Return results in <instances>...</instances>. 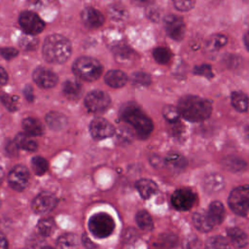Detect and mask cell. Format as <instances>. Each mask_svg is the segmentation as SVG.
<instances>
[{
  "label": "cell",
  "mask_w": 249,
  "mask_h": 249,
  "mask_svg": "<svg viewBox=\"0 0 249 249\" xmlns=\"http://www.w3.org/2000/svg\"><path fill=\"white\" fill-rule=\"evenodd\" d=\"M180 116L190 122H200L206 120L212 112L211 103L196 95H185L178 102Z\"/></svg>",
  "instance_id": "1"
},
{
  "label": "cell",
  "mask_w": 249,
  "mask_h": 249,
  "mask_svg": "<svg viewBox=\"0 0 249 249\" xmlns=\"http://www.w3.org/2000/svg\"><path fill=\"white\" fill-rule=\"evenodd\" d=\"M120 114L122 119L134 128L138 137L147 138L153 131L154 125L151 119L137 104L132 102L124 104L122 107Z\"/></svg>",
  "instance_id": "2"
},
{
  "label": "cell",
  "mask_w": 249,
  "mask_h": 249,
  "mask_svg": "<svg viewBox=\"0 0 249 249\" xmlns=\"http://www.w3.org/2000/svg\"><path fill=\"white\" fill-rule=\"evenodd\" d=\"M72 52L70 41L60 35L53 34L48 36L43 44V55L45 59L51 63L65 62Z\"/></svg>",
  "instance_id": "3"
},
{
  "label": "cell",
  "mask_w": 249,
  "mask_h": 249,
  "mask_svg": "<svg viewBox=\"0 0 249 249\" xmlns=\"http://www.w3.org/2000/svg\"><path fill=\"white\" fill-rule=\"evenodd\" d=\"M73 72L82 80L93 82L97 80L102 73L100 62L92 57L82 56L76 59L73 64Z\"/></svg>",
  "instance_id": "4"
},
{
  "label": "cell",
  "mask_w": 249,
  "mask_h": 249,
  "mask_svg": "<svg viewBox=\"0 0 249 249\" xmlns=\"http://www.w3.org/2000/svg\"><path fill=\"white\" fill-rule=\"evenodd\" d=\"M115 229L113 218L105 212L92 215L89 220V230L92 235L98 238H105L111 235Z\"/></svg>",
  "instance_id": "5"
},
{
  "label": "cell",
  "mask_w": 249,
  "mask_h": 249,
  "mask_svg": "<svg viewBox=\"0 0 249 249\" xmlns=\"http://www.w3.org/2000/svg\"><path fill=\"white\" fill-rule=\"evenodd\" d=\"M230 208L239 216L249 213V187L240 186L233 189L229 196Z\"/></svg>",
  "instance_id": "6"
},
{
  "label": "cell",
  "mask_w": 249,
  "mask_h": 249,
  "mask_svg": "<svg viewBox=\"0 0 249 249\" xmlns=\"http://www.w3.org/2000/svg\"><path fill=\"white\" fill-rule=\"evenodd\" d=\"M196 200V195L192 190L181 188L176 190L171 196L172 206L179 211L191 209Z\"/></svg>",
  "instance_id": "7"
},
{
  "label": "cell",
  "mask_w": 249,
  "mask_h": 249,
  "mask_svg": "<svg viewBox=\"0 0 249 249\" xmlns=\"http://www.w3.org/2000/svg\"><path fill=\"white\" fill-rule=\"evenodd\" d=\"M18 22L22 30L28 35H36L40 33L45 26L44 21L38 15L33 12H22L18 17Z\"/></svg>",
  "instance_id": "8"
},
{
  "label": "cell",
  "mask_w": 249,
  "mask_h": 249,
  "mask_svg": "<svg viewBox=\"0 0 249 249\" xmlns=\"http://www.w3.org/2000/svg\"><path fill=\"white\" fill-rule=\"evenodd\" d=\"M109 95L102 90H92L87 94L85 104L89 111L92 113H101L110 105Z\"/></svg>",
  "instance_id": "9"
},
{
  "label": "cell",
  "mask_w": 249,
  "mask_h": 249,
  "mask_svg": "<svg viewBox=\"0 0 249 249\" xmlns=\"http://www.w3.org/2000/svg\"><path fill=\"white\" fill-rule=\"evenodd\" d=\"M164 28L167 35L173 40L180 41L186 32V24L181 17L169 15L164 18Z\"/></svg>",
  "instance_id": "10"
},
{
  "label": "cell",
  "mask_w": 249,
  "mask_h": 249,
  "mask_svg": "<svg viewBox=\"0 0 249 249\" xmlns=\"http://www.w3.org/2000/svg\"><path fill=\"white\" fill-rule=\"evenodd\" d=\"M57 203L55 196L50 192L40 193L32 202V209L37 214H46L52 211Z\"/></svg>",
  "instance_id": "11"
},
{
  "label": "cell",
  "mask_w": 249,
  "mask_h": 249,
  "mask_svg": "<svg viewBox=\"0 0 249 249\" xmlns=\"http://www.w3.org/2000/svg\"><path fill=\"white\" fill-rule=\"evenodd\" d=\"M89 131L94 139L101 140L112 136L115 133V128L107 120L95 118L89 124Z\"/></svg>",
  "instance_id": "12"
},
{
  "label": "cell",
  "mask_w": 249,
  "mask_h": 249,
  "mask_svg": "<svg viewBox=\"0 0 249 249\" xmlns=\"http://www.w3.org/2000/svg\"><path fill=\"white\" fill-rule=\"evenodd\" d=\"M29 173L25 166L17 165L9 173L8 181L12 189L16 191H22L28 183Z\"/></svg>",
  "instance_id": "13"
},
{
  "label": "cell",
  "mask_w": 249,
  "mask_h": 249,
  "mask_svg": "<svg viewBox=\"0 0 249 249\" xmlns=\"http://www.w3.org/2000/svg\"><path fill=\"white\" fill-rule=\"evenodd\" d=\"M33 80L40 88L51 89L56 85L58 78L51 69L38 67L33 72Z\"/></svg>",
  "instance_id": "14"
},
{
  "label": "cell",
  "mask_w": 249,
  "mask_h": 249,
  "mask_svg": "<svg viewBox=\"0 0 249 249\" xmlns=\"http://www.w3.org/2000/svg\"><path fill=\"white\" fill-rule=\"evenodd\" d=\"M81 17L83 22L89 28H98L104 22V17L101 12L92 7H87L82 12Z\"/></svg>",
  "instance_id": "15"
},
{
  "label": "cell",
  "mask_w": 249,
  "mask_h": 249,
  "mask_svg": "<svg viewBox=\"0 0 249 249\" xmlns=\"http://www.w3.org/2000/svg\"><path fill=\"white\" fill-rule=\"evenodd\" d=\"M207 218L210 224L214 227L216 225H220L225 218V208L224 205L220 201H213L208 207L206 212Z\"/></svg>",
  "instance_id": "16"
},
{
  "label": "cell",
  "mask_w": 249,
  "mask_h": 249,
  "mask_svg": "<svg viewBox=\"0 0 249 249\" xmlns=\"http://www.w3.org/2000/svg\"><path fill=\"white\" fill-rule=\"evenodd\" d=\"M105 83L112 88H122L127 82V76L121 70H110L105 74Z\"/></svg>",
  "instance_id": "17"
},
{
  "label": "cell",
  "mask_w": 249,
  "mask_h": 249,
  "mask_svg": "<svg viewBox=\"0 0 249 249\" xmlns=\"http://www.w3.org/2000/svg\"><path fill=\"white\" fill-rule=\"evenodd\" d=\"M224 185L223 177L217 173L209 174L203 180V188L207 193H217L223 189Z\"/></svg>",
  "instance_id": "18"
},
{
  "label": "cell",
  "mask_w": 249,
  "mask_h": 249,
  "mask_svg": "<svg viewBox=\"0 0 249 249\" xmlns=\"http://www.w3.org/2000/svg\"><path fill=\"white\" fill-rule=\"evenodd\" d=\"M62 90H63L64 95L71 100L79 99L83 92L81 84L74 80L65 81L62 86Z\"/></svg>",
  "instance_id": "19"
},
{
  "label": "cell",
  "mask_w": 249,
  "mask_h": 249,
  "mask_svg": "<svg viewBox=\"0 0 249 249\" xmlns=\"http://www.w3.org/2000/svg\"><path fill=\"white\" fill-rule=\"evenodd\" d=\"M164 160L167 167L173 171H182L187 166V160L178 153L168 154Z\"/></svg>",
  "instance_id": "20"
},
{
  "label": "cell",
  "mask_w": 249,
  "mask_h": 249,
  "mask_svg": "<svg viewBox=\"0 0 249 249\" xmlns=\"http://www.w3.org/2000/svg\"><path fill=\"white\" fill-rule=\"evenodd\" d=\"M136 189L143 198H149L158 191V186L150 179H140L136 182Z\"/></svg>",
  "instance_id": "21"
},
{
  "label": "cell",
  "mask_w": 249,
  "mask_h": 249,
  "mask_svg": "<svg viewBox=\"0 0 249 249\" xmlns=\"http://www.w3.org/2000/svg\"><path fill=\"white\" fill-rule=\"evenodd\" d=\"M228 237H229L231 243L236 248L244 247L248 243V237H247L246 233L238 228L229 229L228 230Z\"/></svg>",
  "instance_id": "22"
},
{
  "label": "cell",
  "mask_w": 249,
  "mask_h": 249,
  "mask_svg": "<svg viewBox=\"0 0 249 249\" xmlns=\"http://www.w3.org/2000/svg\"><path fill=\"white\" fill-rule=\"evenodd\" d=\"M22 127L25 133L31 136H40L43 134L44 129L42 124L34 118H26L22 122Z\"/></svg>",
  "instance_id": "23"
},
{
  "label": "cell",
  "mask_w": 249,
  "mask_h": 249,
  "mask_svg": "<svg viewBox=\"0 0 249 249\" xmlns=\"http://www.w3.org/2000/svg\"><path fill=\"white\" fill-rule=\"evenodd\" d=\"M231 105L236 111L241 113L247 111L249 106V98L244 92L239 90L233 91L231 93Z\"/></svg>",
  "instance_id": "24"
},
{
  "label": "cell",
  "mask_w": 249,
  "mask_h": 249,
  "mask_svg": "<svg viewBox=\"0 0 249 249\" xmlns=\"http://www.w3.org/2000/svg\"><path fill=\"white\" fill-rule=\"evenodd\" d=\"M46 123L53 129H62L67 124V119L61 113L50 112L46 116Z\"/></svg>",
  "instance_id": "25"
},
{
  "label": "cell",
  "mask_w": 249,
  "mask_h": 249,
  "mask_svg": "<svg viewBox=\"0 0 249 249\" xmlns=\"http://www.w3.org/2000/svg\"><path fill=\"white\" fill-rule=\"evenodd\" d=\"M15 143L18 148L25 151H35L37 149V143L31 135L27 133H18L16 136Z\"/></svg>",
  "instance_id": "26"
},
{
  "label": "cell",
  "mask_w": 249,
  "mask_h": 249,
  "mask_svg": "<svg viewBox=\"0 0 249 249\" xmlns=\"http://www.w3.org/2000/svg\"><path fill=\"white\" fill-rule=\"evenodd\" d=\"M223 165L225 168L231 172L242 171L246 168V162L242 159L235 156H230L224 159Z\"/></svg>",
  "instance_id": "27"
},
{
  "label": "cell",
  "mask_w": 249,
  "mask_h": 249,
  "mask_svg": "<svg viewBox=\"0 0 249 249\" xmlns=\"http://www.w3.org/2000/svg\"><path fill=\"white\" fill-rule=\"evenodd\" d=\"M193 223L195 225V227L200 231H209L213 229V226L210 224L206 212L203 211H199L194 214L193 216Z\"/></svg>",
  "instance_id": "28"
},
{
  "label": "cell",
  "mask_w": 249,
  "mask_h": 249,
  "mask_svg": "<svg viewBox=\"0 0 249 249\" xmlns=\"http://www.w3.org/2000/svg\"><path fill=\"white\" fill-rule=\"evenodd\" d=\"M136 223L140 229L144 231H151L153 229V220L151 215L145 211L140 210L136 214Z\"/></svg>",
  "instance_id": "29"
},
{
  "label": "cell",
  "mask_w": 249,
  "mask_h": 249,
  "mask_svg": "<svg viewBox=\"0 0 249 249\" xmlns=\"http://www.w3.org/2000/svg\"><path fill=\"white\" fill-rule=\"evenodd\" d=\"M153 56L157 62L160 64H166L170 61L172 53L170 50L165 47H158L153 51Z\"/></svg>",
  "instance_id": "30"
},
{
  "label": "cell",
  "mask_w": 249,
  "mask_h": 249,
  "mask_svg": "<svg viewBox=\"0 0 249 249\" xmlns=\"http://www.w3.org/2000/svg\"><path fill=\"white\" fill-rule=\"evenodd\" d=\"M205 249H230V244L225 237L216 235L207 240Z\"/></svg>",
  "instance_id": "31"
},
{
  "label": "cell",
  "mask_w": 249,
  "mask_h": 249,
  "mask_svg": "<svg viewBox=\"0 0 249 249\" xmlns=\"http://www.w3.org/2000/svg\"><path fill=\"white\" fill-rule=\"evenodd\" d=\"M177 243L176 235L172 233H164L160 235L157 241V246L160 249H170Z\"/></svg>",
  "instance_id": "32"
},
{
  "label": "cell",
  "mask_w": 249,
  "mask_h": 249,
  "mask_svg": "<svg viewBox=\"0 0 249 249\" xmlns=\"http://www.w3.org/2000/svg\"><path fill=\"white\" fill-rule=\"evenodd\" d=\"M55 224L51 218H44L38 223V231L43 236H49L54 231Z\"/></svg>",
  "instance_id": "33"
},
{
  "label": "cell",
  "mask_w": 249,
  "mask_h": 249,
  "mask_svg": "<svg viewBox=\"0 0 249 249\" xmlns=\"http://www.w3.org/2000/svg\"><path fill=\"white\" fill-rule=\"evenodd\" d=\"M228 42V39L223 34H215L213 35L207 42V47L211 51H217L223 48Z\"/></svg>",
  "instance_id": "34"
},
{
  "label": "cell",
  "mask_w": 249,
  "mask_h": 249,
  "mask_svg": "<svg viewBox=\"0 0 249 249\" xmlns=\"http://www.w3.org/2000/svg\"><path fill=\"white\" fill-rule=\"evenodd\" d=\"M113 53L115 54V56L119 59H121V61H124V60H128L132 57L133 55V52L131 49H129L127 46L125 45H118L113 49Z\"/></svg>",
  "instance_id": "35"
},
{
  "label": "cell",
  "mask_w": 249,
  "mask_h": 249,
  "mask_svg": "<svg viewBox=\"0 0 249 249\" xmlns=\"http://www.w3.org/2000/svg\"><path fill=\"white\" fill-rule=\"evenodd\" d=\"M162 115L165 118V120L171 124L178 123V120L180 118V113L178 108L171 105H166L162 109Z\"/></svg>",
  "instance_id": "36"
},
{
  "label": "cell",
  "mask_w": 249,
  "mask_h": 249,
  "mask_svg": "<svg viewBox=\"0 0 249 249\" xmlns=\"http://www.w3.org/2000/svg\"><path fill=\"white\" fill-rule=\"evenodd\" d=\"M32 167L37 175H43L48 169V161L43 157L37 156L32 159Z\"/></svg>",
  "instance_id": "37"
},
{
  "label": "cell",
  "mask_w": 249,
  "mask_h": 249,
  "mask_svg": "<svg viewBox=\"0 0 249 249\" xmlns=\"http://www.w3.org/2000/svg\"><path fill=\"white\" fill-rule=\"evenodd\" d=\"M57 245L60 249H73L76 245V237L73 234L65 233L57 239Z\"/></svg>",
  "instance_id": "38"
},
{
  "label": "cell",
  "mask_w": 249,
  "mask_h": 249,
  "mask_svg": "<svg viewBox=\"0 0 249 249\" xmlns=\"http://www.w3.org/2000/svg\"><path fill=\"white\" fill-rule=\"evenodd\" d=\"M0 100L3 103V105L9 110V111H16L18 109L17 104V98L9 95L8 93L4 91H0Z\"/></svg>",
  "instance_id": "39"
},
{
  "label": "cell",
  "mask_w": 249,
  "mask_h": 249,
  "mask_svg": "<svg viewBox=\"0 0 249 249\" xmlns=\"http://www.w3.org/2000/svg\"><path fill=\"white\" fill-rule=\"evenodd\" d=\"M132 82L140 86H148L151 83V77L144 72H136L132 75Z\"/></svg>",
  "instance_id": "40"
},
{
  "label": "cell",
  "mask_w": 249,
  "mask_h": 249,
  "mask_svg": "<svg viewBox=\"0 0 249 249\" xmlns=\"http://www.w3.org/2000/svg\"><path fill=\"white\" fill-rule=\"evenodd\" d=\"M196 0H173L175 8L182 12H188L195 6Z\"/></svg>",
  "instance_id": "41"
},
{
  "label": "cell",
  "mask_w": 249,
  "mask_h": 249,
  "mask_svg": "<svg viewBox=\"0 0 249 249\" xmlns=\"http://www.w3.org/2000/svg\"><path fill=\"white\" fill-rule=\"evenodd\" d=\"M19 45L21 46L22 49L31 51L37 47V40L34 37H32V35H27L20 39Z\"/></svg>",
  "instance_id": "42"
},
{
  "label": "cell",
  "mask_w": 249,
  "mask_h": 249,
  "mask_svg": "<svg viewBox=\"0 0 249 249\" xmlns=\"http://www.w3.org/2000/svg\"><path fill=\"white\" fill-rule=\"evenodd\" d=\"M194 73L198 76H203L205 78H212L213 77V72L212 68L208 64H202V65H197L194 68Z\"/></svg>",
  "instance_id": "43"
},
{
  "label": "cell",
  "mask_w": 249,
  "mask_h": 249,
  "mask_svg": "<svg viewBox=\"0 0 249 249\" xmlns=\"http://www.w3.org/2000/svg\"><path fill=\"white\" fill-rule=\"evenodd\" d=\"M109 14L112 18H117V19H122L124 15H125V11L122 6H117V5H112L110 7L109 10Z\"/></svg>",
  "instance_id": "44"
},
{
  "label": "cell",
  "mask_w": 249,
  "mask_h": 249,
  "mask_svg": "<svg viewBox=\"0 0 249 249\" xmlns=\"http://www.w3.org/2000/svg\"><path fill=\"white\" fill-rule=\"evenodd\" d=\"M18 53V50L10 47H4L0 48V56H2L5 59H12L15 56H17Z\"/></svg>",
  "instance_id": "45"
},
{
  "label": "cell",
  "mask_w": 249,
  "mask_h": 249,
  "mask_svg": "<svg viewBox=\"0 0 249 249\" xmlns=\"http://www.w3.org/2000/svg\"><path fill=\"white\" fill-rule=\"evenodd\" d=\"M132 136H133V134L129 129L122 130L119 133V138H121L122 140L124 139V141H126V142H129L132 139Z\"/></svg>",
  "instance_id": "46"
},
{
  "label": "cell",
  "mask_w": 249,
  "mask_h": 249,
  "mask_svg": "<svg viewBox=\"0 0 249 249\" xmlns=\"http://www.w3.org/2000/svg\"><path fill=\"white\" fill-rule=\"evenodd\" d=\"M23 93H24V96L25 98L28 100V101H33L34 100V94H33V90H32V88L30 86H26L24 90H23Z\"/></svg>",
  "instance_id": "47"
},
{
  "label": "cell",
  "mask_w": 249,
  "mask_h": 249,
  "mask_svg": "<svg viewBox=\"0 0 249 249\" xmlns=\"http://www.w3.org/2000/svg\"><path fill=\"white\" fill-rule=\"evenodd\" d=\"M134 5L140 6V7H147L153 4L154 0H130Z\"/></svg>",
  "instance_id": "48"
},
{
  "label": "cell",
  "mask_w": 249,
  "mask_h": 249,
  "mask_svg": "<svg viewBox=\"0 0 249 249\" xmlns=\"http://www.w3.org/2000/svg\"><path fill=\"white\" fill-rule=\"evenodd\" d=\"M8 81V74L6 70L2 67H0V87L4 86Z\"/></svg>",
  "instance_id": "49"
},
{
  "label": "cell",
  "mask_w": 249,
  "mask_h": 249,
  "mask_svg": "<svg viewBox=\"0 0 249 249\" xmlns=\"http://www.w3.org/2000/svg\"><path fill=\"white\" fill-rule=\"evenodd\" d=\"M0 249H8L7 238L2 232H0Z\"/></svg>",
  "instance_id": "50"
},
{
  "label": "cell",
  "mask_w": 249,
  "mask_h": 249,
  "mask_svg": "<svg viewBox=\"0 0 249 249\" xmlns=\"http://www.w3.org/2000/svg\"><path fill=\"white\" fill-rule=\"evenodd\" d=\"M46 1H47V0H28L29 4H30L31 6H33V7H37V8L42 7L43 5H45Z\"/></svg>",
  "instance_id": "51"
},
{
  "label": "cell",
  "mask_w": 249,
  "mask_h": 249,
  "mask_svg": "<svg viewBox=\"0 0 249 249\" xmlns=\"http://www.w3.org/2000/svg\"><path fill=\"white\" fill-rule=\"evenodd\" d=\"M243 41H244V45L247 49V51L249 52V31L246 32V34L244 35V38H243Z\"/></svg>",
  "instance_id": "52"
},
{
  "label": "cell",
  "mask_w": 249,
  "mask_h": 249,
  "mask_svg": "<svg viewBox=\"0 0 249 249\" xmlns=\"http://www.w3.org/2000/svg\"><path fill=\"white\" fill-rule=\"evenodd\" d=\"M3 177H4V171H3V169H2V167L0 166V182L2 181V179H3Z\"/></svg>",
  "instance_id": "53"
},
{
  "label": "cell",
  "mask_w": 249,
  "mask_h": 249,
  "mask_svg": "<svg viewBox=\"0 0 249 249\" xmlns=\"http://www.w3.org/2000/svg\"><path fill=\"white\" fill-rule=\"evenodd\" d=\"M41 249H53V248L51 247V246H44V247H42Z\"/></svg>",
  "instance_id": "54"
}]
</instances>
